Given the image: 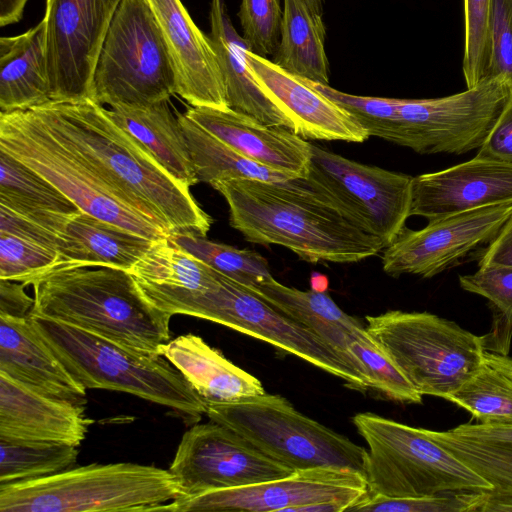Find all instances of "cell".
Segmentation results:
<instances>
[{"label": "cell", "mask_w": 512, "mask_h": 512, "mask_svg": "<svg viewBox=\"0 0 512 512\" xmlns=\"http://www.w3.org/2000/svg\"><path fill=\"white\" fill-rule=\"evenodd\" d=\"M211 186L228 204L230 226L251 243L286 247L310 263H354L385 248L307 178H234Z\"/></svg>", "instance_id": "obj_1"}, {"label": "cell", "mask_w": 512, "mask_h": 512, "mask_svg": "<svg viewBox=\"0 0 512 512\" xmlns=\"http://www.w3.org/2000/svg\"><path fill=\"white\" fill-rule=\"evenodd\" d=\"M32 109L166 233L207 235L212 218L189 187L170 176L102 105L92 100L49 102Z\"/></svg>", "instance_id": "obj_2"}, {"label": "cell", "mask_w": 512, "mask_h": 512, "mask_svg": "<svg viewBox=\"0 0 512 512\" xmlns=\"http://www.w3.org/2000/svg\"><path fill=\"white\" fill-rule=\"evenodd\" d=\"M30 285L34 290L30 314L152 354H160L170 340L172 315L150 303L127 270L57 268Z\"/></svg>", "instance_id": "obj_3"}, {"label": "cell", "mask_w": 512, "mask_h": 512, "mask_svg": "<svg viewBox=\"0 0 512 512\" xmlns=\"http://www.w3.org/2000/svg\"><path fill=\"white\" fill-rule=\"evenodd\" d=\"M28 319L71 376L87 389L119 391L162 405L196 424L206 403L164 356L131 349L39 315Z\"/></svg>", "instance_id": "obj_4"}, {"label": "cell", "mask_w": 512, "mask_h": 512, "mask_svg": "<svg viewBox=\"0 0 512 512\" xmlns=\"http://www.w3.org/2000/svg\"><path fill=\"white\" fill-rule=\"evenodd\" d=\"M182 496L168 470L136 463L89 464L0 485V512L167 511Z\"/></svg>", "instance_id": "obj_5"}, {"label": "cell", "mask_w": 512, "mask_h": 512, "mask_svg": "<svg viewBox=\"0 0 512 512\" xmlns=\"http://www.w3.org/2000/svg\"><path fill=\"white\" fill-rule=\"evenodd\" d=\"M0 150L43 176L81 211L153 241L169 235L141 214L125 193L59 137L34 109L0 113Z\"/></svg>", "instance_id": "obj_6"}, {"label": "cell", "mask_w": 512, "mask_h": 512, "mask_svg": "<svg viewBox=\"0 0 512 512\" xmlns=\"http://www.w3.org/2000/svg\"><path fill=\"white\" fill-rule=\"evenodd\" d=\"M206 414L255 449L294 471L349 469L366 476L367 449L294 408L280 395L263 394L209 403Z\"/></svg>", "instance_id": "obj_7"}, {"label": "cell", "mask_w": 512, "mask_h": 512, "mask_svg": "<svg viewBox=\"0 0 512 512\" xmlns=\"http://www.w3.org/2000/svg\"><path fill=\"white\" fill-rule=\"evenodd\" d=\"M150 303L172 316L201 318L265 341L342 379L348 388L360 392L369 388L355 366L325 340L219 272L216 285L205 292H177Z\"/></svg>", "instance_id": "obj_8"}, {"label": "cell", "mask_w": 512, "mask_h": 512, "mask_svg": "<svg viewBox=\"0 0 512 512\" xmlns=\"http://www.w3.org/2000/svg\"><path fill=\"white\" fill-rule=\"evenodd\" d=\"M353 423L367 444L370 494L419 497L452 491H488L492 486L427 429L363 412Z\"/></svg>", "instance_id": "obj_9"}, {"label": "cell", "mask_w": 512, "mask_h": 512, "mask_svg": "<svg viewBox=\"0 0 512 512\" xmlns=\"http://www.w3.org/2000/svg\"><path fill=\"white\" fill-rule=\"evenodd\" d=\"M366 329L423 396L445 398L484 364L486 337L428 312L366 316Z\"/></svg>", "instance_id": "obj_10"}, {"label": "cell", "mask_w": 512, "mask_h": 512, "mask_svg": "<svg viewBox=\"0 0 512 512\" xmlns=\"http://www.w3.org/2000/svg\"><path fill=\"white\" fill-rule=\"evenodd\" d=\"M177 76L163 31L149 0H122L105 36L91 100L110 107L169 100Z\"/></svg>", "instance_id": "obj_11"}, {"label": "cell", "mask_w": 512, "mask_h": 512, "mask_svg": "<svg viewBox=\"0 0 512 512\" xmlns=\"http://www.w3.org/2000/svg\"><path fill=\"white\" fill-rule=\"evenodd\" d=\"M512 94L503 75L431 99H399L402 146L420 154H463L480 148Z\"/></svg>", "instance_id": "obj_12"}, {"label": "cell", "mask_w": 512, "mask_h": 512, "mask_svg": "<svg viewBox=\"0 0 512 512\" xmlns=\"http://www.w3.org/2000/svg\"><path fill=\"white\" fill-rule=\"evenodd\" d=\"M307 180L360 229L390 245L410 216L413 177L362 164L311 144Z\"/></svg>", "instance_id": "obj_13"}, {"label": "cell", "mask_w": 512, "mask_h": 512, "mask_svg": "<svg viewBox=\"0 0 512 512\" xmlns=\"http://www.w3.org/2000/svg\"><path fill=\"white\" fill-rule=\"evenodd\" d=\"M122 0H46L45 41L52 102L91 100L97 60Z\"/></svg>", "instance_id": "obj_14"}, {"label": "cell", "mask_w": 512, "mask_h": 512, "mask_svg": "<svg viewBox=\"0 0 512 512\" xmlns=\"http://www.w3.org/2000/svg\"><path fill=\"white\" fill-rule=\"evenodd\" d=\"M370 495L366 476L349 469L313 468L261 483L181 496L171 512H297L313 503L337 501L354 506Z\"/></svg>", "instance_id": "obj_15"}, {"label": "cell", "mask_w": 512, "mask_h": 512, "mask_svg": "<svg viewBox=\"0 0 512 512\" xmlns=\"http://www.w3.org/2000/svg\"><path fill=\"white\" fill-rule=\"evenodd\" d=\"M169 471L182 496L261 483L295 472L213 421L193 424L183 434Z\"/></svg>", "instance_id": "obj_16"}, {"label": "cell", "mask_w": 512, "mask_h": 512, "mask_svg": "<svg viewBox=\"0 0 512 512\" xmlns=\"http://www.w3.org/2000/svg\"><path fill=\"white\" fill-rule=\"evenodd\" d=\"M512 214V204L458 213L428 221L420 230L406 227L382 255L386 274L431 278L454 266L482 244L490 243Z\"/></svg>", "instance_id": "obj_17"}, {"label": "cell", "mask_w": 512, "mask_h": 512, "mask_svg": "<svg viewBox=\"0 0 512 512\" xmlns=\"http://www.w3.org/2000/svg\"><path fill=\"white\" fill-rule=\"evenodd\" d=\"M512 204V165L475 156L442 171L413 177L410 216L433 221Z\"/></svg>", "instance_id": "obj_18"}, {"label": "cell", "mask_w": 512, "mask_h": 512, "mask_svg": "<svg viewBox=\"0 0 512 512\" xmlns=\"http://www.w3.org/2000/svg\"><path fill=\"white\" fill-rule=\"evenodd\" d=\"M246 58L256 81L302 138L362 143L370 137L348 112L299 77L250 50Z\"/></svg>", "instance_id": "obj_19"}, {"label": "cell", "mask_w": 512, "mask_h": 512, "mask_svg": "<svg viewBox=\"0 0 512 512\" xmlns=\"http://www.w3.org/2000/svg\"><path fill=\"white\" fill-rule=\"evenodd\" d=\"M167 42L177 90L192 107L228 109L221 68L209 36L193 22L181 0H149Z\"/></svg>", "instance_id": "obj_20"}, {"label": "cell", "mask_w": 512, "mask_h": 512, "mask_svg": "<svg viewBox=\"0 0 512 512\" xmlns=\"http://www.w3.org/2000/svg\"><path fill=\"white\" fill-rule=\"evenodd\" d=\"M191 119L243 156L264 166L306 178L311 143L281 126H271L230 108L190 107Z\"/></svg>", "instance_id": "obj_21"}, {"label": "cell", "mask_w": 512, "mask_h": 512, "mask_svg": "<svg viewBox=\"0 0 512 512\" xmlns=\"http://www.w3.org/2000/svg\"><path fill=\"white\" fill-rule=\"evenodd\" d=\"M93 422L85 405L38 393L0 373V438L79 447Z\"/></svg>", "instance_id": "obj_22"}, {"label": "cell", "mask_w": 512, "mask_h": 512, "mask_svg": "<svg viewBox=\"0 0 512 512\" xmlns=\"http://www.w3.org/2000/svg\"><path fill=\"white\" fill-rule=\"evenodd\" d=\"M0 373L38 393L86 404V389L44 343L28 317L0 314Z\"/></svg>", "instance_id": "obj_23"}, {"label": "cell", "mask_w": 512, "mask_h": 512, "mask_svg": "<svg viewBox=\"0 0 512 512\" xmlns=\"http://www.w3.org/2000/svg\"><path fill=\"white\" fill-rule=\"evenodd\" d=\"M210 41L224 79L228 107L261 123L295 132L293 121L269 98L253 76L247 43L234 28L225 0H211Z\"/></svg>", "instance_id": "obj_24"}, {"label": "cell", "mask_w": 512, "mask_h": 512, "mask_svg": "<svg viewBox=\"0 0 512 512\" xmlns=\"http://www.w3.org/2000/svg\"><path fill=\"white\" fill-rule=\"evenodd\" d=\"M152 243L144 236L79 211L69 216L57 236L59 260L54 269L103 266L129 271Z\"/></svg>", "instance_id": "obj_25"}, {"label": "cell", "mask_w": 512, "mask_h": 512, "mask_svg": "<svg viewBox=\"0 0 512 512\" xmlns=\"http://www.w3.org/2000/svg\"><path fill=\"white\" fill-rule=\"evenodd\" d=\"M207 404L239 401L265 393L259 379L236 366L194 334L170 339L160 349Z\"/></svg>", "instance_id": "obj_26"}, {"label": "cell", "mask_w": 512, "mask_h": 512, "mask_svg": "<svg viewBox=\"0 0 512 512\" xmlns=\"http://www.w3.org/2000/svg\"><path fill=\"white\" fill-rule=\"evenodd\" d=\"M106 113L170 176L188 187L198 182L184 132L169 100L114 106Z\"/></svg>", "instance_id": "obj_27"}, {"label": "cell", "mask_w": 512, "mask_h": 512, "mask_svg": "<svg viewBox=\"0 0 512 512\" xmlns=\"http://www.w3.org/2000/svg\"><path fill=\"white\" fill-rule=\"evenodd\" d=\"M51 100L47 69L45 23L0 39L1 112L29 110Z\"/></svg>", "instance_id": "obj_28"}, {"label": "cell", "mask_w": 512, "mask_h": 512, "mask_svg": "<svg viewBox=\"0 0 512 512\" xmlns=\"http://www.w3.org/2000/svg\"><path fill=\"white\" fill-rule=\"evenodd\" d=\"M248 289L317 334L355 366L347 347L354 332L364 326L345 313L326 292L302 291L285 286L273 277Z\"/></svg>", "instance_id": "obj_29"}, {"label": "cell", "mask_w": 512, "mask_h": 512, "mask_svg": "<svg viewBox=\"0 0 512 512\" xmlns=\"http://www.w3.org/2000/svg\"><path fill=\"white\" fill-rule=\"evenodd\" d=\"M146 299L176 293H200L217 283V271L188 253L170 236L153 241L128 271Z\"/></svg>", "instance_id": "obj_30"}, {"label": "cell", "mask_w": 512, "mask_h": 512, "mask_svg": "<svg viewBox=\"0 0 512 512\" xmlns=\"http://www.w3.org/2000/svg\"><path fill=\"white\" fill-rule=\"evenodd\" d=\"M325 36L322 15L304 0H284L280 41L272 61L296 77L329 84Z\"/></svg>", "instance_id": "obj_31"}, {"label": "cell", "mask_w": 512, "mask_h": 512, "mask_svg": "<svg viewBox=\"0 0 512 512\" xmlns=\"http://www.w3.org/2000/svg\"><path fill=\"white\" fill-rule=\"evenodd\" d=\"M198 182L250 178L281 182L298 178L257 163L233 149L201 127L186 113L178 115Z\"/></svg>", "instance_id": "obj_32"}, {"label": "cell", "mask_w": 512, "mask_h": 512, "mask_svg": "<svg viewBox=\"0 0 512 512\" xmlns=\"http://www.w3.org/2000/svg\"><path fill=\"white\" fill-rule=\"evenodd\" d=\"M0 205L18 211L75 214L67 196L29 166L0 150Z\"/></svg>", "instance_id": "obj_33"}, {"label": "cell", "mask_w": 512, "mask_h": 512, "mask_svg": "<svg viewBox=\"0 0 512 512\" xmlns=\"http://www.w3.org/2000/svg\"><path fill=\"white\" fill-rule=\"evenodd\" d=\"M77 446L0 438V485L50 476L74 467Z\"/></svg>", "instance_id": "obj_34"}, {"label": "cell", "mask_w": 512, "mask_h": 512, "mask_svg": "<svg viewBox=\"0 0 512 512\" xmlns=\"http://www.w3.org/2000/svg\"><path fill=\"white\" fill-rule=\"evenodd\" d=\"M444 399L464 408L482 424L512 425V379L486 361Z\"/></svg>", "instance_id": "obj_35"}, {"label": "cell", "mask_w": 512, "mask_h": 512, "mask_svg": "<svg viewBox=\"0 0 512 512\" xmlns=\"http://www.w3.org/2000/svg\"><path fill=\"white\" fill-rule=\"evenodd\" d=\"M347 351L369 388L397 402L422 403L423 396L366 327L354 332Z\"/></svg>", "instance_id": "obj_36"}, {"label": "cell", "mask_w": 512, "mask_h": 512, "mask_svg": "<svg viewBox=\"0 0 512 512\" xmlns=\"http://www.w3.org/2000/svg\"><path fill=\"white\" fill-rule=\"evenodd\" d=\"M169 236L188 253L247 288L273 277L267 259L257 252L213 242L196 234L172 233Z\"/></svg>", "instance_id": "obj_37"}, {"label": "cell", "mask_w": 512, "mask_h": 512, "mask_svg": "<svg viewBox=\"0 0 512 512\" xmlns=\"http://www.w3.org/2000/svg\"><path fill=\"white\" fill-rule=\"evenodd\" d=\"M427 433L489 482L492 491L512 495V446L459 437L449 430Z\"/></svg>", "instance_id": "obj_38"}, {"label": "cell", "mask_w": 512, "mask_h": 512, "mask_svg": "<svg viewBox=\"0 0 512 512\" xmlns=\"http://www.w3.org/2000/svg\"><path fill=\"white\" fill-rule=\"evenodd\" d=\"M348 112L369 134L402 146L399 99L348 94L308 79L300 78Z\"/></svg>", "instance_id": "obj_39"}, {"label": "cell", "mask_w": 512, "mask_h": 512, "mask_svg": "<svg viewBox=\"0 0 512 512\" xmlns=\"http://www.w3.org/2000/svg\"><path fill=\"white\" fill-rule=\"evenodd\" d=\"M58 252L38 242L0 232V279L31 282L54 269Z\"/></svg>", "instance_id": "obj_40"}, {"label": "cell", "mask_w": 512, "mask_h": 512, "mask_svg": "<svg viewBox=\"0 0 512 512\" xmlns=\"http://www.w3.org/2000/svg\"><path fill=\"white\" fill-rule=\"evenodd\" d=\"M486 491H452L419 497H388L370 494L350 511L373 512H476Z\"/></svg>", "instance_id": "obj_41"}, {"label": "cell", "mask_w": 512, "mask_h": 512, "mask_svg": "<svg viewBox=\"0 0 512 512\" xmlns=\"http://www.w3.org/2000/svg\"><path fill=\"white\" fill-rule=\"evenodd\" d=\"M237 16L250 51L266 58L273 56L283 18L280 0H241Z\"/></svg>", "instance_id": "obj_42"}, {"label": "cell", "mask_w": 512, "mask_h": 512, "mask_svg": "<svg viewBox=\"0 0 512 512\" xmlns=\"http://www.w3.org/2000/svg\"><path fill=\"white\" fill-rule=\"evenodd\" d=\"M491 0H464V54L462 71L467 88L486 76L489 62V11Z\"/></svg>", "instance_id": "obj_43"}, {"label": "cell", "mask_w": 512, "mask_h": 512, "mask_svg": "<svg viewBox=\"0 0 512 512\" xmlns=\"http://www.w3.org/2000/svg\"><path fill=\"white\" fill-rule=\"evenodd\" d=\"M461 288L480 295L496 308L503 321L512 327V266H482L473 273L459 276Z\"/></svg>", "instance_id": "obj_44"}, {"label": "cell", "mask_w": 512, "mask_h": 512, "mask_svg": "<svg viewBox=\"0 0 512 512\" xmlns=\"http://www.w3.org/2000/svg\"><path fill=\"white\" fill-rule=\"evenodd\" d=\"M489 62L486 76H505L512 84V0H491Z\"/></svg>", "instance_id": "obj_45"}, {"label": "cell", "mask_w": 512, "mask_h": 512, "mask_svg": "<svg viewBox=\"0 0 512 512\" xmlns=\"http://www.w3.org/2000/svg\"><path fill=\"white\" fill-rule=\"evenodd\" d=\"M476 157L512 165V94Z\"/></svg>", "instance_id": "obj_46"}, {"label": "cell", "mask_w": 512, "mask_h": 512, "mask_svg": "<svg viewBox=\"0 0 512 512\" xmlns=\"http://www.w3.org/2000/svg\"><path fill=\"white\" fill-rule=\"evenodd\" d=\"M26 284L0 279V314L27 318L34 306V298L24 290Z\"/></svg>", "instance_id": "obj_47"}, {"label": "cell", "mask_w": 512, "mask_h": 512, "mask_svg": "<svg viewBox=\"0 0 512 512\" xmlns=\"http://www.w3.org/2000/svg\"><path fill=\"white\" fill-rule=\"evenodd\" d=\"M454 435L481 442L512 446V425L461 424L451 430Z\"/></svg>", "instance_id": "obj_48"}, {"label": "cell", "mask_w": 512, "mask_h": 512, "mask_svg": "<svg viewBox=\"0 0 512 512\" xmlns=\"http://www.w3.org/2000/svg\"><path fill=\"white\" fill-rule=\"evenodd\" d=\"M512 266V214L479 258V267Z\"/></svg>", "instance_id": "obj_49"}, {"label": "cell", "mask_w": 512, "mask_h": 512, "mask_svg": "<svg viewBox=\"0 0 512 512\" xmlns=\"http://www.w3.org/2000/svg\"><path fill=\"white\" fill-rule=\"evenodd\" d=\"M29 0H0V25L6 26L19 22Z\"/></svg>", "instance_id": "obj_50"}, {"label": "cell", "mask_w": 512, "mask_h": 512, "mask_svg": "<svg viewBox=\"0 0 512 512\" xmlns=\"http://www.w3.org/2000/svg\"><path fill=\"white\" fill-rule=\"evenodd\" d=\"M507 511L512 512V495L486 491V498L479 512Z\"/></svg>", "instance_id": "obj_51"}, {"label": "cell", "mask_w": 512, "mask_h": 512, "mask_svg": "<svg viewBox=\"0 0 512 512\" xmlns=\"http://www.w3.org/2000/svg\"><path fill=\"white\" fill-rule=\"evenodd\" d=\"M484 359L512 379V359L505 354L485 351Z\"/></svg>", "instance_id": "obj_52"}, {"label": "cell", "mask_w": 512, "mask_h": 512, "mask_svg": "<svg viewBox=\"0 0 512 512\" xmlns=\"http://www.w3.org/2000/svg\"><path fill=\"white\" fill-rule=\"evenodd\" d=\"M310 282L312 290L326 292L328 288V279L323 274L312 273Z\"/></svg>", "instance_id": "obj_53"}, {"label": "cell", "mask_w": 512, "mask_h": 512, "mask_svg": "<svg viewBox=\"0 0 512 512\" xmlns=\"http://www.w3.org/2000/svg\"><path fill=\"white\" fill-rule=\"evenodd\" d=\"M309 8L316 14L322 15L325 0H304Z\"/></svg>", "instance_id": "obj_54"}]
</instances>
